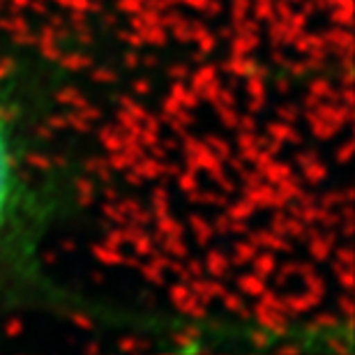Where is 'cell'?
<instances>
[{"label": "cell", "instance_id": "1", "mask_svg": "<svg viewBox=\"0 0 355 355\" xmlns=\"http://www.w3.org/2000/svg\"><path fill=\"white\" fill-rule=\"evenodd\" d=\"M14 196H17V162H14L10 132L0 116V238L10 222Z\"/></svg>", "mask_w": 355, "mask_h": 355}]
</instances>
